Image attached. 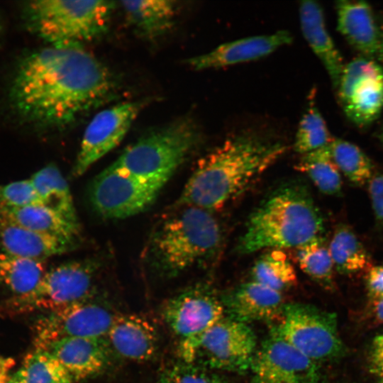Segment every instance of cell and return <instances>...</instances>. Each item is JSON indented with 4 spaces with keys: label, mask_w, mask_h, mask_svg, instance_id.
<instances>
[{
    "label": "cell",
    "mask_w": 383,
    "mask_h": 383,
    "mask_svg": "<svg viewBox=\"0 0 383 383\" xmlns=\"http://www.w3.org/2000/svg\"><path fill=\"white\" fill-rule=\"evenodd\" d=\"M116 89L109 70L81 45H49L21 58L9 101L23 123L60 130L111 99Z\"/></svg>",
    "instance_id": "obj_1"
},
{
    "label": "cell",
    "mask_w": 383,
    "mask_h": 383,
    "mask_svg": "<svg viewBox=\"0 0 383 383\" xmlns=\"http://www.w3.org/2000/svg\"><path fill=\"white\" fill-rule=\"evenodd\" d=\"M280 141L253 133L226 139L201 157L177 202L208 211L222 207L286 151Z\"/></svg>",
    "instance_id": "obj_2"
},
{
    "label": "cell",
    "mask_w": 383,
    "mask_h": 383,
    "mask_svg": "<svg viewBox=\"0 0 383 383\" xmlns=\"http://www.w3.org/2000/svg\"><path fill=\"white\" fill-rule=\"evenodd\" d=\"M324 232L323 218L308 188L293 182L275 189L252 212L236 250L249 254L296 248L323 238Z\"/></svg>",
    "instance_id": "obj_3"
},
{
    "label": "cell",
    "mask_w": 383,
    "mask_h": 383,
    "mask_svg": "<svg viewBox=\"0 0 383 383\" xmlns=\"http://www.w3.org/2000/svg\"><path fill=\"white\" fill-rule=\"evenodd\" d=\"M178 208L154 227L144 253L150 268L167 277L211 258L222 240L211 211L191 206Z\"/></svg>",
    "instance_id": "obj_4"
},
{
    "label": "cell",
    "mask_w": 383,
    "mask_h": 383,
    "mask_svg": "<svg viewBox=\"0 0 383 383\" xmlns=\"http://www.w3.org/2000/svg\"><path fill=\"white\" fill-rule=\"evenodd\" d=\"M195 120L187 116L150 132L110 165L138 178L165 183L202 143Z\"/></svg>",
    "instance_id": "obj_5"
},
{
    "label": "cell",
    "mask_w": 383,
    "mask_h": 383,
    "mask_svg": "<svg viewBox=\"0 0 383 383\" xmlns=\"http://www.w3.org/2000/svg\"><path fill=\"white\" fill-rule=\"evenodd\" d=\"M110 1L34 0L23 8L27 28L51 46L81 45L107 30Z\"/></svg>",
    "instance_id": "obj_6"
},
{
    "label": "cell",
    "mask_w": 383,
    "mask_h": 383,
    "mask_svg": "<svg viewBox=\"0 0 383 383\" xmlns=\"http://www.w3.org/2000/svg\"><path fill=\"white\" fill-rule=\"evenodd\" d=\"M99 265L93 260L71 261L47 271L31 292L9 296L0 304V313L16 316L49 312L88 298Z\"/></svg>",
    "instance_id": "obj_7"
},
{
    "label": "cell",
    "mask_w": 383,
    "mask_h": 383,
    "mask_svg": "<svg viewBox=\"0 0 383 383\" xmlns=\"http://www.w3.org/2000/svg\"><path fill=\"white\" fill-rule=\"evenodd\" d=\"M270 333L318 364L337 360L345 353L336 315L310 304L286 303Z\"/></svg>",
    "instance_id": "obj_8"
},
{
    "label": "cell",
    "mask_w": 383,
    "mask_h": 383,
    "mask_svg": "<svg viewBox=\"0 0 383 383\" xmlns=\"http://www.w3.org/2000/svg\"><path fill=\"white\" fill-rule=\"evenodd\" d=\"M225 315L221 296L204 284L187 288L166 301L162 316L177 340L179 360L192 362L201 335Z\"/></svg>",
    "instance_id": "obj_9"
},
{
    "label": "cell",
    "mask_w": 383,
    "mask_h": 383,
    "mask_svg": "<svg viewBox=\"0 0 383 383\" xmlns=\"http://www.w3.org/2000/svg\"><path fill=\"white\" fill-rule=\"evenodd\" d=\"M257 348L249 324L225 315L201 335L192 362L213 371L243 374L250 371Z\"/></svg>",
    "instance_id": "obj_10"
},
{
    "label": "cell",
    "mask_w": 383,
    "mask_h": 383,
    "mask_svg": "<svg viewBox=\"0 0 383 383\" xmlns=\"http://www.w3.org/2000/svg\"><path fill=\"white\" fill-rule=\"evenodd\" d=\"M165 184L148 181L111 166L97 175L89 188L95 211L106 218H124L150 206Z\"/></svg>",
    "instance_id": "obj_11"
},
{
    "label": "cell",
    "mask_w": 383,
    "mask_h": 383,
    "mask_svg": "<svg viewBox=\"0 0 383 383\" xmlns=\"http://www.w3.org/2000/svg\"><path fill=\"white\" fill-rule=\"evenodd\" d=\"M336 90L348 118L359 127H365L383 109V69L374 60L355 58L345 64Z\"/></svg>",
    "instance_id": "obj_12"
},
{
    "label": "cell",
    "mask_w": 383,
    "mask_h": 383,
    "mask_svg": "<svg viewBox=\"0 0 383 383\" xmlns=\"http://www.w3.org/2000/svg\"><path fill=\"white\" fill-rule=\"evenodd\" d=\"M115 315L109 307L88 298L44 313L34 326V348L44 350L65 338H104Z\"/></svg>",
    "instance_id": "obj_13"
},
{
    "label": "cell",
    "mask_w": 383,
    "mask_h": 383,
    "mask_svg": "<svg viewBox=\"0 0 383 383\" xmlns=\"http://www.w3.org/2000/svg\"><path fill=\"white\" fill-rule=\"evenodd\" d=\"M250 383H323L320 365L270 333L258 346Z\"/></svg>",
    "instance_id": "obj_14"
},
{
    "label": "cell",
    "mask_w": 383,
    "mask_h": 383,
    "mask_svg": "<svg viewBox=\"0 0 383 383\" xmlns=\"http://www.w3.org/2000/svg\"><path fill=\"white\" fill-rule=\"evenodd\" d=\"M141 109L140 102L128 101L97 113L84 133L72 175H82L94 162L116 147Z\"/></svg>",
    "instance_id": "obj_15"
},
{
    "label": "cell",
    "mask_w": 383,
    "mask_h": 383,
    "mask_svg": "<svg viewBox=\"0 0 383 383\" xmlns=\"http://www.w3.org/2000/svg\"><path fill=\"white\" fill-rule=\"evenodd\" d=\"M105 339L112 352L123 359L145 362L158 348V331L148 318L137 313H116Z\"/></svg>",
    "instance_id": "obj_16"
},
{
    "label": "cell",
    "mask_w": 383,
    "mask_h": 383,
    "mask_svg": "<svg viewBox=\"0 0 383 383\" xmlns=\"http://www.w3.org/2000/svg\"><path fill=\"white\" fill-rule=\"evenodd\" d=\"M226 315L249 324L255 321L274 323L285 302L283 293L251 280L221 295Z\"/></svg>",
    "instance_id": "obj_17"
},
{
    "label": "cell",
    "mask_w": 383,
    "mask_h": 383,
    "mask_svg": "<svg viewBox=\"0 0 383 383\" xmlns=\"http://www.w3.org/2000/svg\"><path fill=\"white\" fill-rule=\"evenodd\" d=\"M44 350L60 361L74 382L102 373L109 366L112 353L105 337L65 338L52 343Z\"/></svg>",
    "instance_id": "obj_18"
},
{
    "label": "cell",
    "mask_w": 383,
    "mask_h": 383,
    "mask_svg": "<svg viewBox=\"0 0 383 383\" xmlns=\"http://www.w3.org/2000/svg\"><path fill=\"white\" fill-rule=\"evenodd\" d=\"M292 41L291 33L282 30L270 35L251 36L226 43L207 53L190 57L186 62L196 70L221 68L260 59L283 45L290 44Z\"/></svg>",
    "instance_id": "obj_19"
},
{
    "label": "cell",
    "mask_w": 383,
    "mask_h": 383,
    "mask_svg": "<svg viewBox=\"0 0 383 383\" xmlns=\"http://www.w3.org/2000/svg\"><path fill=\"white\" fill-rule=\"evenodd\" d=\"M337 28L362 57L381 60V30L370 5L364 1L340 0L335 4Z\"/></svg>",
    "instance_id": "obj_20"
},
{
    "label": "cell",
    "mask_w": 383,
    "mask_h": 383,
    "mask_svg": "<svg viewBox=\"0 0 383 383\" xmlns=\"http://www.w3.org/2000/svg\"><path fill=\"white\" fill-rule=\"evenodd\" d=\"M299 13L302 34L336 89L345 64L326 28L323 9L316 1L305 0Z\"/></svg>",
    "instance_id": "obj_21"
},
{
    "label": "cell",
    "mask_w": 383,
    "mask_h": 383,
    "mask_svg": "<svg viewBox=\"0 0 383 383\" xmlns=\"http://www.w3.org/2000/svg\"><path fill=\"white\" fill-rule=\"evenodd\" d=\"M0 221L54 236L72 245L79 233V225L70 222L43 204L0 206Z\"/></svg>",
    "instance_id": "obj_22"
},
{
    "label": "cell",
    "mask_w": 383,
    "mask_h": 383,
    "mask_svg": "<svg viewBox=\"0 0 383 383\" xmlns=\"http://www.w3.org/2000/svg\"><path fill=\"white\" fill-rule=\"evenodd\" d=\"M72 246L54 236L0 221V251L6 253L44 260Z\"/></svg>",
    "instance_id": "obj_23"
},
{
    "label": "cell",
    "mask_w": 383,
    "mask_h": 383,
    "mask_svg": "<svg viewBox=\"0 0 383 383\" xmlns=\"http://www.w3.org/2000/svg\"><path fill=\"white\" fill-rule=\"evenodd\" d=\"M119 3L128 21L145 38H157L173 25L176 6L172 1L139 0Z\"/></svg>",
    "instance_id": "obj_24"
},
{
    "label": "cell",
    "mask_w": 383,
    "mask_h": 383,
    "mask_svg": "<svg viewBox=\"0 0 383 383\" xmlns=\"http://www.w3.org/2000/svg\"><path fill=\"white\" fill-rule=\"evenodd\" d=\"M43 204L70 222L79 225L69 186L57 167L48 165L29 178Z\"/></svg>",
    "instance_id": "obj_25"
},
{
    "label": "cell",
    "mask_w": 383,
    "mask_h": 383,
    "mask_svg": "<svg viewBox=\"0 0 383 383\" xmlns=\"http://www.w3.org/2000/svg\"><path fill=\"white\" fill-rule=\"evenodd\" d=\"M44 260L12 255L0 251V284L21 296L33 290L46 273Z\"/></svg>",
    "instance_id": "obj_26"
},
{
    "label": "cell",
    "mask_w": 383,
    "mask_h": 383,
    "mask_svg": "<svg viewBox=\"0 0 383 383\" xmlns=\"http://www.w3.org/2000/svg\"><path fill=\"white\" fill-rule=\"evenodd\" d=\"M328 249L335 270L342 274L362 272L370 263V255L354 231L340 224L335 230Z\"/></svg>",
    "instance_id": "obj_27"
},
{
    "label": "cell",
    "mask_w": 383,
    "mask_h": 383,
    "mask_svg": "<svg viewBox=\"0 0 383 383\" xmlns=\"http://www.w3.org/2000/svg\"><path fill=\"white\" fill-rule=\"evenodd\" d=\"M20 383H74L68 372L50 352L34 348L13 372Z\"/></svg>",
    "instance_id": "obj_28"
},
{
    "label": "cell",
    "mask_w": 383,
    "mask_h": 383,
    "mask_svg": "<svg viewBox=\"0 0 383 383\" xmlns=\"http://www.w3.org/2000/svg\"><path fill=\"white\" fill-rule=\"evenodd\" d=\"M297 169L309 176L321 192L329 196L341 194L340 172L332 159L330 143L302 155Z\"/></svg>",
    "instance_id": "obj_29"
},
{
    "label": "cell",
    "mask_w": 383,
    "mask_h": 383,
    "mask_svg": "<svg viewBox=\"0 0 383 383\" xmlns=\"http://www.w3.org/2000/svg\"><path fill=\"white\" fill-rule=\"evenodd\" d=\"M253 281L283 293L297 282L294 267L284 251L272 249L260 256L251 270Z\"/></svg>",
    "instance_id": "obj_30"
},
{
    "label": "cell",
    "mask_w": 383,
    "mask_h": 383,
    "mask_svg": "<svg viewBox=\"0 0 383 383\" xmlns=\"http://www.w3.org/2000/svg\"><path fill=\"white\" fill-rule=\"evenodd\" d=\"M330 149L333 162L340 173L353 184L363 186L373 177V165L355 144L342 138H333Z\"/></svg>",
    "instance_id": "obj_31"
},
{
    "label": "cell",
    "mask_w": 383,
    "mask_h": 383,
    "mask_svg": "<svg viewBox=\"0 0 383 383\" xmlns=\"http://www.w3.org/2000/svg\"><path fill=\"white\" fill-rule=\"evenodd\" d=\"M295 249L300 269L322 286L333 288L335 267L324 238L315 239Z\"/></svg>",
    "instance_id": "obj_32"
},
{
    "label": "cell",
    "mask_w": 383,
    "mask_h": 383,
    "mask_svg": "<svg viewBox=\"0 0 383 383\" xmlns=\"http://www.w3.org/2000/svg\"><path fill=\"white\" fill-rule=\"evenodd\" d=\"M332 139L321 113L311 106L299 122L294 149L304 155L328 145Z\"/></svg>",
    "instance_id": "obj_33"
},
{
    "label": "cell",
    "mask_w": 383,
    "mask_h": 383,
    "mask_svg": "<svg viewBox=\"0 0 383 383\" xmlns=\"http://www.w3.org/2000/svg\"><path fill=\"white\" fill-rule=\"evenodd\" d=\"M156 383H228L217 372L179 360L166 366Z\"/></svg>",
    "instance_id": "obj_34"
},
{
    "label": "cell",
    "mask_w": 383,
    "mask_h": 383,
    "mask_svg": "<svg viewBox=\"0 0 383 383\" xmlns=\"http://www.w3.org/2000/svg\"><path fill=\"white\" fill-rule=\"evenodd\" d=\"M43 204L29 179L0 184V206H23Z\"/></svg>",
    "instance_id": "obj_35"
},
{
    "label": "cell",
    "mask_w": 383,
    "mask_h": 383,
    "mask_svg": "<svg viewBox=\"0 0 383 383\" xmlns=\"http://www.w3.org/2000/svg\"><path fill=\"white\" fill-rule=\"evenodd\" d=\"M368 192L375 218L383 226V172L373 175L368 183Z\"/></svg>",
    "instance_id": "obj_36"
},
{
    "label": "cell",
    "mask_w": 383,
    "mask_h": 383,
    "mask_svg": "<svg viewBox=\"0 0 383 383\" xmlns=\"http://www.w3.org/2000/svg\"><path fill=\"white\" fill-rule=\"evenodd\" d=\"M366 285L372 300L383 296V265L372 267L369 270Z\"/></svg>",
    "instance_id": "obj_37"
},
{
    "label": "cell",
    "mask_w": 383,
    "mask_h": 383,
    "mask_svg": "<svg viewBox=\"0 0 383 383\" xmlns=\"http://www.w3.org/2000/svg\"><path fill=\"white\" fill-rule=\"evenodd\" d=\"M370 370L372 373L383 377V335L374 339L370 356Z\"/></svg>",
    "instance_id": "obj_38"
},
{
    "label": "cell",
    "mask_w": 383,
    "mask_h": 383,
    "mask_svg": "<svg viewBox=\"0 0 383 383\" xmlns=\"http://www.w3.org/2000/svg\"><path fill=\"white\" fill-rule=\"evenodd\" d=\"M14 361L0 356V383H20L13 377Z\"/></svg>",
    "instance_id": "obj_39"
},
{
    "label": "cell",
    "mask_w": 383,
    "mask_h": 383,
    "mask_svg": "<svg viewBox=\"0 0 383 383\" xmlns=\"http://www.w3.org/2000/svg\"><path fill=\"white\" fill-rule=\"evenodd\" d=\"M372 301L373 317L377 323H383V296Z\"/></svg>",
    "instance_id": "obj_40"
},
{
    "label": "cell",
    "mask_w": 383,
    "mask_h": 383,
    "mask_svg": "<svg viewBox=\"0 0 383 383\" xmlns=\"http://www.w3.org/2000/svg\"><path fill=\"white\" fill-rule=\"evenodd\" d=\"M380 30H381V60L383 61V26H380Z\"/></svg>",
    "instance_id": "obj_41"
},
{
    "label": "cell",
    "mask_w": 383,
    "mask_h": 383,
    "mask_svg": "<svg viewBox=\"0 0 383 383\" xmlns=\"http://www.w3.org/2000/svg\"><path fill=\"white\" fill-rule=\"evenodd\" d=\"M2 30H3V26H2L1 21L0 19V38H1V35L2 34Z\"/></svg>",
    "instance_id": "obj_42"
},
{
    "label": "cell",
    "mask_w": 383,
    "mask_h": 383,
    "mask_svg": "<svg viewBox=\"0 0 383 383\" xmlns=\"http://www.w3.org/2000/svg\"><path fill=\"white\" fill-rule=\"evenodd\" d=\"M379 136H380L381 141L383 143V126H382V131Z\"/></svg>",
    "instance_id": "obj_43"
},
{
    "label": "cell",
    "mask_w": 383,
    "mask_h": 383,
    "mask_svg": "<svg viewBox=\"0 0 383 383\" xmlns=\"http://www.w3.org/2000/svg\"><path fill=\"white\" fill-rule=\"evenodd\" d=\"M381 383H383V379H382V381L381 382Z\"/></svg>",
    "instance_id": "obj_44"
}]
</instances>
